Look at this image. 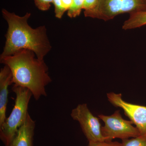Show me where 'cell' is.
Instances as JSON below:
<instances>
[{
    "mask_svg": "<svg viewBox=\"0 0 146 146\" xmlns=\"http://www.w3.org/2000/svg\"><path fill=\"white\" fill-rule=\"evenodd\" d=\"M3 17L8 24L6 34V40L1 57L12 55L21 50L32 51L36 58L44 60L51 49L45 26L33 29L29 25L28 21L31 13H27L20 16L11 13L4 9L2 10Z\"/></svg>",
    "mask_w": 146,
    "mask_h": 146,
    "instance_id": "cell-1",
    "label": "cell"
},
{
    "mask_svg": "<svg viewBox=\"0 0 146 146\" xmlns=\"http://www.w3.org/2000/svg\"><path fill=\"white\" fill-rule=\"evenodd\" d=\"M35 55L32 51L22 50L0 58V61L10 68L14 85L29 89L38 100L42 96H46L45 87L52 80L44 61L35 58Z\"/></svg>",
    "mask_w": 146,
    "mask_h": 146,
    "instance_id": "cell-2",
    "label": "cell"
},
{
    "mask_svg": "<svg viewBox=\"0 0 146 146\" xmlns=\"http://www.w3.org/2000/svg\"><path fill=\"white\" fill-rule=\"evenodd\" d=\"M12 90L16 96L15 105L9 117L0 126L1 140L5 146L9 145L18 129L26 119L29 103L33 96L29 89L21 86L13 85Z\"/></svg>",
    "mask_w": 146,
    "mask_h": 146,
    "instance_id": "cell-3",
    "label": "cell"
},
{
    "mask_svg": "<svg viewBox=\"0 0 146 146\" xmlns=\"http://www.w3.org/2000/svg\"><path fill=\"white\" fill-rule=\"evenodd\" d=\"M146 11V0H98L93 10L84 13L86 17L108 21L124 13Z\"/></svg>",
    "mask_w": 146,
    "mask_h": 146,
    "instance_id": "cell-4",
    "label": "cell"
},
{
    "mask_svg": "<svg viewBox=\"0 0 146 146\" xmlns=\"http://www.w3.org/2000/svg\"><path fill=\"white\" fill-rule=\"evenodd\" d=\"M98 117L104 123V125L102 127V131L106 141L110 142L115 138L123 140L141 136L139 130L136 127L133 126L131 121L124 119L122 117L119 110H117L110 116L99 115Z\"/></svg>",
    "mask_w": 146,
    "mask_h": 146,
    "instance_id": "cell-5",
    "label": "cell"
},
{
    "mask_svg": "<svg viewBox=\"0 0 146 146\" xmlns=\"http://www.w3.org/2000/svg\"><path fill=\"white\" fill-rule=\"evenodd\" d=\"M71 116L73 119L79 123L89 142L106 141L102 133V126L99 119L91 113L87 104L78 105L72 110Z\"/></svg>",
    "mask_w": 146,
    "mask_h": 146,
    "instance_id": "cell-6",
    "label": "cell"
},
{
    "mask_svg": "<svg viewBox=\"0 0 146 146\" xmlns=\"http://www.w3.org/2000/svg\"><path fill=\"white\" fill-rule=\"evenodd\" d=\"M108 101L116 107L122 108L125 115L135 125L141 135H146V106L129 103L124 100L121 94H107Z\"/></svg>",
    "mask_w": 146,
    "mask_h": 146,
    "instance_id": "cell-7",
    "label": "cell"
},
{
    "mask_svg": "<svg viewBox=\"0 0 146 146\" xmlns=\"http://www.w3.org/2000/svg\"><path fill=\"white\" fill-rule=\"evenodd\" d=\"M12 84V73L10 68L5 65L0 71V126L7 118L6 114L8 101V88Z\"/></svg>",
    "mask_w": 146,
    "mask_h": 146,
    "instance_id": "cell-8",
    "label": "cell"
},
{
    "mask_svg": "<svg viewBox=\"0 0 146 146\" xmlns=\"http://www.w3.org/2000/svg\"><path fill=\"white\" fill-rule=\"evenodd\" d=\"M35 121L28 115L26 119L18 129L16 135L8 146H33Z\"/></svg>",
    "mask_w": 146,
    "mask_h": 146,
    "instance_id": "cell-9",
    "label": "cell"
},
{
    "mask_svg": "<svg viewBox=\"0 0 146 146\" xmlns=\"http://www.w3.org/2000/svg\"><path fill=\"white\" fill-rule=\"evenodd\" d=\"M146 25V11L130 14L129 18L123 25L124 30L131 29L139 28Z\"/></svg>",
    "mask_w": 146,
    "mask_h": 146,
    "instance_id": "cell-10",
    "label": "cell"
},
{
    "mask_svg": "<svg viewBox=\"0 0 146 146\" xmlns=\"http://www.w3.org/2000/svg\"><path fill=\"white\" fill-rule=\"evenodd\" d=\"M73 3V0H53L55 16L61 19L66 11L69 10Z\"/></svg>",
    "mask_w": 146,
    "mask_h": 146,
    "instance_id": "cell-11",
    "label": "cell"
},
{
    "mask_svg": "<svg viewBox=\"0 0 146 146\" xmlns=\"http://www.w3.org/2000/svg\"><path fill=\"white\" fill-rule=\"evenodd\" d=\"M84 0H73L72 5L68 11V15L71 18H74L80 15L83 9Z\"/></svg>",
    "mask_w": 146,
    "mask_h": 146,
    "instance_id": "cell-12",
    "label": "cell"
},
{
    "mask_svg": "<svg viewBox=\"0 0 146 146\" xmlns=\"http://www.w3.org/2000/svg\"><path fill=\"white\" fill-rule=\"evenodd\" d=\"M122 146H146V135L122 140Z\"/></svg>",
    "mask_w": 146,
    "mask_h": 146,
    "instance_id": "cell-13",
    "label": "cell"
},
{
    "mask_svg": "<svg viewBox=\"0 0 146 146\" xmlns=\"http://www.w3.org/2000/svg\"><path fill=\"white\" fill-rule=\"evenodd\" d=\"M35 4L38 9L43 11L49 9L53 0H34Z\"/></svg>",
    "mask_w": 146,
    "mask_h": 146,
    "instance_id": "cell-14",
    "label": "cell"
},
{
    "mask_svg": "<svg viewBox=\"0 0 146 146\" xmlns=\"http://www.w3.org/2000/svg\"><path fill=\"white\" fill-rule=\"evenodd\" d=\"M98 0H84L83 9L84 13L91 11L96 7Z\"/></svg>",
    "mask_w": 146,
    "mask_h": 146,
    "instance_id": "cell-15",
    "label": "cell"
},
{
    "mask_svg": "<svg viewBox=\"0 0 146 146\" xmlns=\"http://www.w3.org/2000/svg\"><path fill=\"white\" fill-rule=\"evenodd\" d=\"M88 146H122V143L112 141H102V142H89Z\"/></svg>",
    "mask_w": 146,
    "mask_h": 146,
    "instance_id": "cell-16",
    "label": "cell"
}]
</instances>
